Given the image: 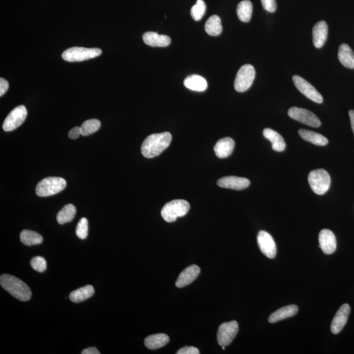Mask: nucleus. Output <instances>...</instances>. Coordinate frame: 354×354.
<instances>
[{
  "label": "nucleus",
  "instance_id": "f257e3e1",
  "mask_svg": "<svg viewBox=\"0 0 354 354\" xmlns=\"http://www.w3.org/2000/svg\"><path fill=\"white\" fill-rule=\"evenodd\" d=\"M171 140L172 135L169 132L151 134L143 142L141 152L145 158H155L169 147Z\"/></svg>",
  "mask_w": 354,
  "mask_h": 354
},
{
  "label": "nucleus",
  "instance_id": "b1692460",
  "mask_svg": "<svg viewBox=\"0 0 354 354\" xmlns=\"http://www.w3.org/2000/svg\"><path fill=\"white\" fill-rule=\"evenodd\" d=\"M169 341V338L163 333L155 334L145 338V344L150 349H156L165 346Z\"/></svg>",
  "mask_w": 354,
  "mask_h": 354
},
{
  "label": "nucleus",
  "instance_id": "1a4fd4ad",
  "mask_svg": "<svg viewBox=\"0 0 354 354\" xmlns=\"http://www.w3.org/2000/svg\"><path fill=\"white\" fill-rule=\"evenodd\" d=\"M239 326L236 321L224 323L217 332V341L221 346H226L233 341L238 333Z\"/></svg>",
  "mask_w": 354,
  "mask_h": 354
},
{
  "label": "nucleus",
  "instance_id": "6ab92c4d",
  "mask_svg": "<svg viewBox=\"0 0 354 354\" xmlns=\"http://www.w3.org/2000/svg\"><path fill=\"white\" fill-rule=\"evenodd\" d=\"M234 147V140L232 138L226 137L218 140L215 146L214 151L218 158H225L232 154Z\"/></svg>",
  "mask_w": 354,
  "mask_h": 354
},
{
  "label": "nucleus",
  "instance_id": "39448f33",
  "mask_svg": "<svg viewBox=\"0 0 354 354\" xmlns=\"http://www.w3.org/2000/svg\"><path fill=\"white\" fill-rule=\"evenodd\" d=\"M308 180L311 190L317 195H324L328 191L331 185V177L328 171L323 169L311 171Z\"/></svg>",
  "mask_w": 354,
  "mask_h": 354
},
{
  "label": "nucleus",
  "instance_id": "aec40b11",
  "mask_svg": "<svg viewBox=\"0 0 354 354\" xmlns=\"http://www.w3.org/2000/svg\"><path fill=\"white\" fill-rule=\"evenodd\" d=\"M298 311H299V308L295 304L283 307V308H279L272 313L268 318V322L270 324H274V323L281 321L286 318L294 316L295 315L297 314Z\"/></svg>",
  "mask_w": 354,
  "mask_h": 354
},
{
  "label": "nucleus",
  "instance_id": "4be33fe9",
  "mask_svg": "<svg viewBox=\"0 0 354 354\" xmlns=\"http://www.w3.org/2000/svg\"><path fill=\"white\" fill-rule=\"evenodd\" d=\"M338 59L346 68L354 69V53L348 45H340L338 49Z\"/></svg>",
  "mask_w": 354,
  "mask_h": 354
},
{
  "label": "nucleus",
  "instance_id": "a19ab883",
  "mask_svg": "<svg viewBox=\"0 0 354 354\" xmlns=\"http://www.w3.org/2000/svg\"><path fill=\"white\" fill-rule=\"evenodd\" d=\"M222 349H224L225 350V346H222Z\"/></svg>",
  "mask_w": 354,
  "mask_h": 354
},
{
  "label": "nucleus",
  "instance_id": "7c9ffc66",
  "mask_svg": "<svg viewBox=\"0 0 354 354\" xmlns=\"http://www.w3.org/2000/svg\"><path fill=\"white\" fill-rule=\"evenodd\" d=\"M100 122L97 119H91L83 123L80 127L81 134L82 136H88L95 133L100 127Z\"/></svg>",
  "mask_w": 354,
  "mask_h": 354
},
{
  "label": "nucleus",
  "instance_id": "0eeeda50",
  "mask_svg": "<svg viewBox=\"0 0 354 354\" xmlns=\"http://www.w3.org/2000/svg\"><path fill=\"white\" fill-rule=\"evenodd\" d=\"M255 75L256 73L252 65L245 64L242 66L237 72L234 81L235 89L240 93L247 91L254 82Z\"/></svg>",
  "mask_w": 354,
  "mask_h": 354
},
{
  "label": "nucleus",
  "instance_id": "4468645a",
  "mask_svg": "<svg viewBox=\"0 0 354 354\" xmlns=\"http://www.w3.org/2000/svg\"><path fill=\"white\" fill-rule=\"evenodd\" d=\"M319 242L322 252L326 255L333 254L337 250V240L332 231L324 229L319 234Z\"/></svg>",
  "mask_w": 354,
  "mask_h": 354
},
{
  "label": "nucleus",
  "instance_id": "423d86ee",
  "mask_svg": "<svg viewBox=\"0 0 354 354\" xmlns=\"http://www.w3.org/2000/svg\"><path fill=\"white\" fill-rule=\"evenodd\" d=\"M102 50L98 48H86L82 47H74L64 51L62 58L68 62H81L93 59L102 54Z\"/></svg>",
  "mask_w": 354,
  "mask_h": 354
},
{
  "label": "nucleus",
  "instance_id": "2eb2a0df",
  "mask_svg": "<svg viewBox=\"0 0 354 354\" xmlns=\"http://www.w3.org/2000/svg\"><path fill=\"white\" fill-rule=\"evenodd\" d=\"M349 313H350V306L349 304H344L340 307L331 323V332L337 335L342 330L348 321Z\"/></svg>",
  "mask_w": 354,
  "mask_h": 354
},
{
  "label": "nucleus",
  "instance_id": "ddd939ff",
  "mask_svg": "<svg viewBox=\"0 0 354 354\" xmlns=\"http://www.w3.org/2000/svg\"><path fill=\"white\" fill-rule=\"evenodd\" d=\"M249 179L243 177L228 176L223 177L217 181L219 187L228 189L242 190L247 188L250 185Z\"/></svg>",
  "mask_w": 354,
  "mask_h": 354
},
{
  "label": "nucleus",
  "instance_id": "f03ea898",
  "mask_svg": "<svg viewBox=\"0 0 354 354\" xmlns=\"http://www.w3.org/2000/svg\"><path fill=\"white\" fill-rule=\"evenodd\" d=\"M0 285L4 290L19 301H28L32 297V291L29 287L13 275H2Z\"/></svg>",
  "mask_w": 354,
  "mask_h": 354
},
{
  "label": "nucleus",
  "instance_id": "20e7f679",
  "mask_svg": "<svg viewBox=\"0 0 354 354\" xmlns=\"http://www.w3.org/2000/svg\"><path fill=\"white\" fill-rule=\"evenodd\" d=\"M66 187V181L61 177H47L38 184L36 193L40 197L57 194Z\"/></svg>",
  "mask_w": 354,
  "mask_h": 354
},
{
  "label": "nucleus",
  "instance_id": "c85d7f7f",
  "mask_svg": "<svg viewBox=\"0 0 354 354\" xmlns=\"http://www.w3.org/2000/svg\"><path fill=\"white\" fill-rule=\"evenodd\" d=\"M206 32L212 37H217L222 33L223 26L220 17L217 15H213L206 22L205 25Z\"/></svg>",
  "mask_w": 354,
  "mask_h": 354
},
{
  "label": "nucleus",
  "instance_id": "4c0bfd02",
  "mask_svg": "<svg viewBox=\"0 0 354 354\" xmlns=\"http://www.w3.org/2000/svg\"><path fill=\"white\" fill-rule=\"evenodd\" d=\"M81 129L79 127H74L69 131L68 136L71 139L75 140L81 135Z\"/></svg>",
  "mask_w": 354,
  "mask_h": 354
},
{
  "label": "nucleus",
  "instance_id": "bb28decb",
  "mask_svg": "<svg viewBox=\"0 0 354 354\" xmlns=\"http://www.w3.org/2000/svg\"><path fill=\"white\" fill-rule=\"evenodd\" d=\"M20 239L24 245L33 246L39 245L43 242V237L38 233L32 230H22L20 234Z\"/></svg>",
  "mask_w": 354,
  "mask_h": 354
},
{
  "label": "nucleus",
  "instance_id": "6e6552de",
  "mask_svg": "<svg viewBox=\"0 0 354 354\" xmlns=\"http://www.w3.org/2000/svg\"><path fill=\"white\" fill-rule=\"evenodd\" d=\"M290 118L308 126L319 127L321 126L320 119L311 112L301 108L292 107L288 111Z\"/></svg>",
  "mask_w": 354,
  "mask_h": 354
},
{
  "label": "nucleus",
  "instance_id": "412c9836",
  "mask_svg": "<svg viewBox=\"0 0 354 354\" xmlns=\"http://www.w3.org/2000/svg\"><path fill=\"white\" fill-rule=\"evenodd\" d=\"M263 135L272 143V147L274 151L283 152L286 149V144L284 138L274 130L270 128L264 129Z\"/></svg>",
  "mask_w": 354,
  "mask_h": 354
},
{
  "label": "nucleus",
  "instance_id": "9d476101",
  "mask_svg": "<svg viewBox=\"0 0 354 354\" xmlns=\"http://www.w3.org/2000/svg\"><path fill=\"white\" fill-rule=\"evenodd\" d=\"M27 111L24 106H19L13 109L6 118L3 124L5 131H12L23 124L27 117Z\"/></svg>",
  "mask_w": 354,
  "mask_h": 354
},
{
  "label": "nucleus",
  "instance_id": "a211bd4d",
  "mask_svg": "<svg viewBox=\"0 0 354 354\" xmlns=\"http://www.w3.org/2000/svg\"><path fill=\"white\" fill-rule=\"evenodd\" d=\"M143 39L146 44L151 47L164 48L169 46L171 42V38L167 36L160 35L154 32L145 33L143 36Z\"/></svg>",
  "mask_w": 354,
  "mask_h": 354
},
{
  "label": "nucleus",
  "instance_id": "dca6fc26",
  "mask_svg": "<svg viewBox=\"0 0 354 354\" xmlns=\"http://www.w3.org/2000/svg\"><path fill=\"white\" fill-rule=\"evenodd\" d=\"M200 273V268L196 265H191L185 269L177 279L175 286L177 288H183L188 286L198 277Z\"/></svg>",
  "mask_w": 354,
  "mask_h": 354
},
{
  "label": "nucleus",
  "instance_id": "f704fd0d",
  "mask_svg": "<svg viewBox=\"0 0 354 354\" xmlns=\"http://www.w3.org/2000/svg\"><path fill=\"white\" fill-rule=\"evenodd\" d=\"M262 5L264 10L270 13H274L276 11L277 4L275 0H261Z\"/></svg>",
  "mask_w": 354,
  "mask_h": 354
},
{
  "label": "nucleus",
  "instance_id": "7ed1b4c3",
  "mask_svg": "<svg viewBox=\"0 0 354 354\" xmlns=\"http://www.w3.org/2000/svg\"><path fill=\"white\" fill-rule=\"evenodd\" d=\"M190 209V204L184 199H175L165 204L161 210L162 218L167 223L176 221L179 217L185 216Z\"/></svg>",
  "mask_w": 354,
  "mask_h": 354
},
{
  "label": "nucleus",
  "instance_id": "58836bf2",
  "mask_svg": "<svg viewBox=\"0 0 354 354\" xmlns=\"http://www.w3.org/2000/svg\"><path fill=\"white\" fill-rule=\"evenodd\" d=\"M82 354H100V351L98 350L96 347H90V348L84 349L82 351Z\"/></svg>",
  "mask_w": 354,
  "mask_h": 354
},
{
  "label": "nucleus",
  "instance_id": "c756f323",
  "mask_svg": "<svg viewBox=\"0 0 354 354\" xmlns=\"http://www.w3.org/2000/svg\"><path fill=\"white\" fill-rule=\"evenodd\" d=\"M76 214V208L73 204H68L64 206L59 214H57V221L60 225L69 223L75 219Z\"/></svg>",
  "mask_w": 354,
  "mask_h": 354
},
{
  "label": "nucleus",
  "instance_id": "a878e982",
  "mask_svg": "<svg viewBox=\"0 0 354 354\" xmlns=\"http://www.w3.org/2000/svg\"><path fill=\"white\" fill-rule=\"evenodd\" d=\"M299 135L302 139L317 146H326L328 144V138L322 134L306 129H300Z\"/></svg>",
  "mask_w": 354,
  "mask_h": 354
},
{
  "label": "nucleus",
  "instance_id": "2f4dec72",
  "mask_svg": "<svg viewBox=\"0 0 354 354\" xmlns=\"http://www.w3.org/2000/svg\"><path fill=\"white\" fill-rule=\"evenodd\" d=\"M206 5L203 0H198L196 4L191 9V16L196 21H200L201 18L205 15Z\"/></svg>",
  "mask_w": 354,
  "mask_h": 354
},
{
  "label": "nucleus",
  "instance_id": "c9c22d12",
  "mask_svg": "<svg viewBox=\"0 0 354 354\" xmlns=\"http://www.w3.org/2000/svg\"><path fill=\"white\" fill-rule=\"evenodd\" d=\"M177 354H199V349L194 346H185L179 349Z\"/></svg>",
  "mask_w": 354,
  "mask_h": 354
},
{
  "label": "nucleus",
  "instance_id": "cd10ccee",
  "mask_svg": "<svg viewBox=\"0 0 354 354\" xmlns=\"http://www.w3.org/2000/svg\"><path fill=\"white\" fill-rule=\"evenodd\" d=\"M237 17L241 21L248 22L252 17L253 6L250 0H243L237 6Z\"/></svg>",
  "mask_w": 354,
  "mask_h": 354
},
{
  "label": "nucleus",
  "instance_id": "f3484780",
  "mask_svg": "<svg viewBox=\"0 0 354 354\" xmlns=\"http://www.w3.org/2000/svg\"><path fill=\"white\" fill-rule=\"evenodd\" d=\"M328 35V26L324 21L317 22L312 30L313 43L315 48H321L326 43Z\"/></svg>",
  "mask_w": 354,
  "mask_h": 354
},
{
  "label": "nucleus",
  "instance_id": "e433bc0d",
  "mask_svg": "<svg viewBox=\"0 0 354 354\" xmlns=\"http://www.w3.org/2000/svg\"><path fill=\"white\" fill-rule=\"evenodd\" d=\"M9 83L3 78H0V96L2 97L8 90Z\"/></svg>",
  "mask_w": 354,
  "mask_h": 354
},
{
  "label": "nucleus",
  "instance_id": "5701e85b",
  "mask_svg": "<svg viewBox=\"0 0 354 354\" xmlns=\"http://www.w3.org/2000/svg\"><path fill=\"white\" fill-rule=\"evenodd\" d=\"M184 85L187 88L195 91H204L207 88V81L198 75L188 76L184 81Z\"/></svg>",
  "mask_w": 354,
  "mask_h": 354
},
{
  "label": "nucleus",
  "instance_id": "393cba45",
  "mask_svg": "<svg viewBox=\"0 0 354 354\" xmlns=\"http://www.w3.org/2000/svg\"><path fill=\"white\" fill-rule=\"evenodd\" d=\"M95 293L94 288L91 285L83 287L78 289V290L73 291L70 293L69 298L72 302L75 303H79V302L86 301L89 299Z\"/></svg>",
  "mask_w": 354,
  "mask_h": 354
},
{
  "label": "nucleus",
  "instance_id": "ea45409f",
  "mask_svg": "<svg viewBox=\"0 0 354 354\" xmlns=\"http://www.w3.org/2000/svg\"><path fill=\"white\" fill-rule=\"evenodd\" d=\"M349 119H350L351 129L354 133V111L351 110L349 111Z\"/></svg>",
  "mask_w": 354,
  "mask_h": 354
},
{
  "label": "nucleus",
  "instance_id": "9b49d317",
  "mask_svg": "<svg viewBox=\"0 0 354 354\" xmlns=\"http://www.w3.org/2000/svg\"><path fill=\"white\" fill-rule=\"evenodd\" d=\"M293 80L298 90L303 94L304 96H306L307 98H308L309 99L312 100L313 102L319 103V104H321L324 101V98H323L321 94L316 90L314 87L311 86L310 83L307 82L304 78H302L301 76L295 75L293 76Z\"/></svg>",
  "mask_w": 354,
  "mask_h": 354
},
{
  "label": "nucleus",
  "instance_id": "473e14b6",
  "mask_svg": "<svg viewBox=\"0 0 354 354\" xmlns=\"http://www.w3.org/2000/svg\"><path fill=\"white\" fill-rule=\"evenodd\" d=\"M76 234V236L80 239H86L87 235H88V221L86 218H82L78 222Z\"/></svg>",
  "mask_w": 354,
  "mask_h": 354
},
{
  "label": "nucleus",
  "instance_id": "f8f14e48",
  "mask_svg": "<svg viewBox=\"0 0 354 354\" xmlns=\"http://www.w3.org/2000/svg\"><path fill=\"white\" fill-rule=\"evenodd\" d=\"M257 243L260 250L269 259H274L277 253L276 245L273 237L265 231H260L257 236Z\"/></svg>",
  "mask_w": 354,
  "mask_h": 354
},
{
  "label": "nucleus",
  "instance_id": "72a5a7b5",
  "mask_svg": "<svg viewBox=\"0 0 354 354\" xmlns=\"http://www.w3.org/2000/svg\"><path fill=\"white\" fill-rule=\"evenodd\" d=\"M30 265L33 270L38 272H44L47 268V263L46 259L42 257H33L30 261Z\"/></svg>",
  "mask_w": 354,
  "mask_h": 354
}]
</instances>
